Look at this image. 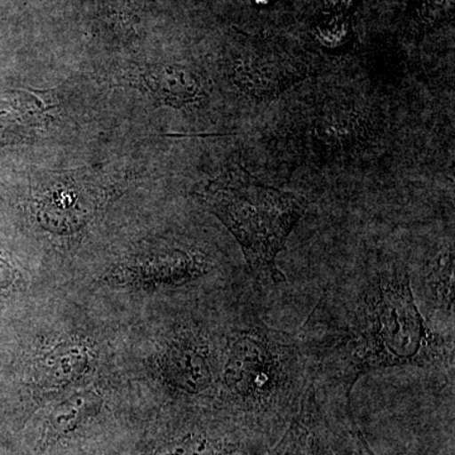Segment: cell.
Here are the masks:
<instances>
[{
	"label": "cell",
	"mask_w": 455,
	"mask_h": 455,
	"mask_svg": "<svg viewBox=\"0 0 455 455\" xmlns=\"http://www.w3.org/2000/svg\"><path fill=\"white\" fill-rule=\"evenodd\" d=\"M304 357L298 341L263 324L230 335L223 382L242 423L272 439L283 431L311 381L300 374Z\"/></svg>",
	"instance_id": "7a4b0ae2"
},
{
	"label": "cell",
	"mask_w": 455,
	"mask_h": 455,
	"mask_svg": "<svg viewBox=\"0 0 455 455\" xmlns=\"http://www.w3.org/2000/svg\"><path fill=\"white\" fill-rule=\"evenodd\" d=\"M204 200L235 236L256 281H286L277 257L307 211V200L254 179L241 164H233L205 188Z\"/></svg>",
	"instance_id": "3957f363"
},
{
	"label": "cell",
	"mask_w": 455,
	"mask_h": 455,
	"mask_svg": "<svg viewBox=\"0 0 455 455\" xmlns=\"http://www.w3.org/2000/svg\"><path fill=\"white\" fill-rule=\"evenodd\" d=\"M302 331L311 379L339 394L348 412L353 387L373 371L410 366L453 379L454 335L425 319L409 271L396 263L331 284Z\"/></svg>",
	"instance_id": "6da1fadb"
},
{
	"label": "cell",
	"mask_w": 455,
	"mask_h": 455,
	"mask_svg": "<svg viewBox=\"0 0 455 455\" xmlns=\"http://www.w3.org/2000/svg\"><path fill=\"white\" fill-rule=\"evenodd\" d=\"M164 370L176 388L193 396L209 391L214 379L208 348L193 335L172 341L164 355Z\"/></svg>",
	"instance_id": "8992f818"
},
{
	"label": "cell",
	"mask_w": 455,
	"mask_h": 455,
	"mask_svg": "<svg viewBox=\"0 0 455 455\" xmlns=\"http://www.w3.org/2000/svg\"><path fill=\"white\" fill-rule=\"evenodd\" d=\"M89 366V352L83 343H61L47 352L38 366L41 383L51 387L70 385L84 376Z\"/></svg>",
	"instance_id": "52a82bcc"
},
{
	"label": "cell",
	"mask_w": 455,
	"mask_h": 455,
	"mask_svg": "<svg viewBox=\"0 0 455 455\" xmlns=\"http://www.w3.org/2000/svg\"><path fill=\"white\" fill-rule=\"evenodd\" d=\"M263 455H348L317 398L313 379L307 383L298 411L280 439ZM352 455H355V451Z\"/></svg>",
	"instance_id": "277c9868"
},
{
	"label": "cell",
	"mask_w": 455,
	"mask_h": 455,
	"mask_svg": "<svg viewBox=\"0 0 455 455\" xmlns=\"http://www.w3.org/2000/svg\"><path fill=\"white\" fill-rule=\"evenodd\" d=\"M349 427L350 433H352L353 436V443H355V455H376V453L373 451V449L371 448L370 443H368L366 436H364V434L362 433L361 429H359L355 419L350 420Z\"/></svg>",
	"instance_id": "9c48e42d"
},
{
	"label": "cell",
	"mask_w": 455,
	"mask_h": 455,
	"mask_svg": "<svg viewBox=\"0 0 455 455\" xmlns=\"http://www.w3.org/2000/svg\"><path fill=\"white\" fill-rule=\"evenodd\" d=\"M12 280V269L5 262L0 260V287L4 286V283Z\"/></svg>",
	"instance_id": "30bf717a"
},
{
	"label": "cell",
	"mask_w": 455,
	"mask_h": 455,
	"mask_svg": "<svg viewBox=\"0 0 455 455\" xmlns=\"http://www.w3.org/2000/svg\"><path fill=\"white\" fill-rule=\"evenodd\" d=\"M101 398L94 392H79L60 403L49 416V434L53 438L66 436L88 423L100 411Z\"/></svg>",
	"instance_id": "ba28073f"
},
{
	"label": "cell",
	"mask_w": 455,
	"mask_h": 455,
	"mask_svg": "<svg viewBox=\"0 0 455 455\" xmlns=\"http://www.w3.org/2000/svg\"><path fill=\"white\" fill-rule=\"evenodd\" d=\"M307 73L300 62L280 55L256 53L236 62L235 82L244 92L259 99L275 97Z\"/></svg>",
	"instance_id": "5b68a950"
}]
</instances>
